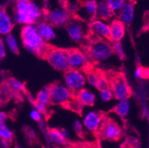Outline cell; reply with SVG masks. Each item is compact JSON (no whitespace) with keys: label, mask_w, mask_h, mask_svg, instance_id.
Segmentation results:
<instances>
[{"label":"cell","mask_w":149,"mask_h":148,"mask_svg":"<svg viewBox=\"0 0 149 148\" xmlns=\"http://www.w3.org/2000/svg\"><path fill=\"white\" fill-rule=\"evenodd\" d=\"M63 80V84L74 95L83 89L86 84V76L85 74L81 70L74 69H68L65 72Z\"/></svg>","instance_id":"6"},{"label":"cell","mask_w":149,"mask_h":148,"mask_svg":"<svg viewBox=\"0 0 149 148\" xmlns=\"http://www.w3.org/2000/svg\"><path fill=\"white\" fill-rule=\"evenodd\" d=\"M4 42H5L6 48L8 49L10 52L13 54H18L19 51V46L18 40L14 35L10 33L5 36Z\"/></svg>","instance_id":"22"},{"label":"cell","mask_w":149,"mask_h":148,"mask_svg":"<svg viewBox=\"0 0 149 148\" xmlns=\"http://www.w3.org/2000/svg\"><path fill=\"white\" fill-rule=\"evenodd\" d=\"M14 27L12 17L5 8H0V36H7L11 33Z\"/></svg>","instance_id":"18"},{"label":"cell","mask_w":149,"mask_h":148,"mask_svg":"<svg viewBox=\"0 0 149 148\" xmlns=\"http://www.w3.org/2000/svg\"><path fill=\"white\" fill-rule=\"evenodd\" d=\"M51 103L56 105L68 104L72 99V93L63 83L56 82L50 86Z\"/></svg>","instance_id":"7"},{"label":"cell","mask_w":149,"mask_h":148,"mask_svg":"<svg viewBox=\"0 0 149 148\" xmlns=\"http://www.w3.org/2000/svg\"><path fill=\"white\" fill-rule=\"evenodd\" d=\"M127 148H130V147H127Z\"/></svg>","instance_id":"43"},{"label":"cell","mask_w":149,"mask_h":148,"mask_svg":"<svg viewBox=\"0 0 149 148\" xmlns=\"http://www.w3.org/2000/svg\"><path fill=\"white\" fill-rule=\"evenodd\" d=\"M13 133L8 124L3 122H0V138L1 141L8 143L13 139Z\"/></svg>","instance_id":"24"},{"label":"cell","mask_w":149,"mask_h":148,"mask_svg":"<svg viewBox=\"0 0 149 148\" xmlns=\"http://www.w3.org/2000/svg\"><path fill=\"white\" fill-rule=\"evenodd\" d=\"M59 131H60V133H61V134L62 135V136L64 137L65 139L68 138V137L69 136V132L67 130H66V129L62 128V129H60V130H59Z\"/></svg>","instance_id":"40"},{"label":"cell","mask_w":149,"mask_h":148,"mask_svg":"<svg viewBox=\"0 0 149 148\" xmlns=\"http://www.w3.org/2000/svg\"><path fill=\"white\" fill-rule=\"evenodd\" d=\"M138 99H143V102H146V89L144 88H139L136 91Z\"/></svg>","instance_id":"36"},{"label":"cell","mask_w":149,"mask_h":148,"mask_svg":"<svg viewBox=\"0 0 149 148\" xmlns=\"http://www.w3.org/2000/svg\"><path fill=\"white\" fill-rule=\"evenodd\" d=\"M109 23V40L111 42H121L126 32L125 25L117 18H113Z\"/></svg>","instance_id":"16"},{"label":"cell","mask_w":149,"mask_h":148,"mask_svg":"<svg viewBox=\"0 0 149 148\" xmlns=\"http://www.w3.org/2000/svg\"><path fill=\"white\" fill-rule=\"evenodd\" d=\"M113 54L116 55L120 59H123L125 57L124 48L121 42H111Z\"/></svg>","instance_id":"27"},{"label":"cell","mask_w":149,"mask_h":148,"mask_svg":"<svg viewBox=\"0 0 149 148\" xmlns=\"http://www.w3.org/2000/svg\"><path fill=\"white\" fill-rule=\"evenodd\" d=\"M76 100L80 105L91 107L96 101L95 94L88 89L83 88L75 95Z\"/></svg>","instance_id":"20"},{"label":"cell","mask_w":149,"mask_h":148,"mask_svg":"<svg viewBox=\"0 0 149 148\" xmlns=\"http://www.w3.org/2000/svg\"><path fill=\"white\" fill-rule=\"evenodd\" d=\"M7 51L4 39L0 37V59H3L6 56Z\"/></svg>","instance_id":"35"},{"label":"cell","mask_w":149,"mask_h":148,"mask_svg":"<svg viewBox=\"0 0 149 148\" xmlns=\"http://www.w3.org/2000/svg\"><path fill=\"white\" fill-rule=\"evenodd\" d=\"M134 77L136 79L146 78V70L141 67H138L134 71Z\"/></svg>","instance_id":"34"},{"label":"cell","mask_w":149,"mask_h":148,"mask_svg":"<svg viewBox=\"0 0 149 148\" xmlns=\"http://www.w3.org/2000/svg\"><path fill=\"white\" fill-rule=\"evenodd\" d=\"M131 110V103L128 99L120 100L115 107V113L120 118H125L128 116Z\"/></svg>","instance_id":"21"},{"label":"cell","mask_w":149,"mask_h":148,"mask_svg":"<svg viewBox=\"0 0 149 148\" xmlns=\"http://www.w3.org/2000/svg\"><path fill=\"white\" fill-rule=\"evenodd\" d=\"M44 12L32 0H13L12 19L22 25L36 24L42 18Z\"/></svg>","instance_id":"1"},{"label":"cell","mask_w":149,"mask_h":148,"mask_svg":"<svg viewBox=\"0 0 149 148\" xmlns=\"http://www.w3.org/2000/svg\"><path fill=\"white\" fill-rule=\"evenodd\" d=\"M44 57L51 67L58 71L65 72L69 69L68 51L64 49L49 47Z\"/></svg>","instance_id":"5"},{"label":"cell","mask_w":149,"mask_h":148,"mask_svg":"<svg viewBox=\"0 0 149 148\" xmlns=\"http://www.w3.org/2000/svg\"><path fill=\"white\" fill-rule=\"evenodd\" d=\"M97 133L102 140L117 142L123 136V130L121 124L114 119L103 118Z\"/></svg>","instance_id":"4"},{"label":"cell","mask_w":149,"mask_h":148,"mask_svg":"<svg viewBox=\"0 0 149 148\" xmlns=\"http://www.w3.org/2000/svg\"><path fill=\"white\" fill-rule=\"evenodd\" d=\"M30 117L32 120L35 121V122H40L42 119V114L36 109H33L30 112Z\"/></svg>","instance_id":"32"},{"label":"cell","mask_w":149,"mask_h":148,"mask_svg":"<svg viewBox=\"0 0 149 148\" xmlns=\"http://www.w3.org/2000/svg\"><path fill=\"white\" fill-rule=\"evenodd\" d=\"M70 19V13L64 8H54L46 14V21L54 27L66 26Z\"/></svg>","instance_id":"9"},{"label":"cell","mask_w":149,"mask_h":148,"mask_svg":"<svg viewBox=\"0 0 149 148\" xmlns=\"http://www.w3.org/2000/svg\"><path fill=\"white\" fill-rule=\"evenodd\" d=\"M113 93V98L120 101L129 99L131 95V90L127 81L122 76L116 77L111 83V88Z\"/></svg>","instance_id":"11"},{"label":"cell","mask_w":149,"mask_h":148,"mask_svg":"<svg viewBox=\"0 0 149 148\" xmlns=\"http://www.w3.org/2000/svg\"><path fill=\"white\" fill-rule=\"evenodd\" d=\"M8 99L7 98V96H5V93H3V91H2L1 88H0V106L2 105V104H3Z\"/></svg>","instance_id":"38"},{"label":"cell","mask_w":149,"mask_h":148,"mask_svg":"<svg viewBox=\"0 0 149 148\" xmlns=\"http://www.w3.org/2000/svg\"><path fill=\"white\" fill-rule=\"evenodd\" d=\"M48 138L53 144L56 145H63L66 142L65 138L62 136L59 130L57 129H51L48 132Z\"/></svg>","instance_id":"25"},{"label":"cell","mask_w":149,"mask_h":148,"mask_svg":"<svg viewBox=\"0 0 149 148\" xmlns=\"http://www.w3.org/2000/svg\"><path fill=\"white\" fill-rule=\"evenodd\" d=\"M109 85H110V82H109V81H108V79L102 75L100 76L97 89H99L100 90H103V89H105V88H110Z\"/></svg>","instance_id":"31"},{"label":"cell","mask_w":149,"mask_h":148,"mask_svg":"<svg viewBox=\"0 0 149 148\" xmlns=\"http://www.w3.org/2000/svg\"><path fill=\"white\" fill-rule=\"evenodd\" d=\"M89 29L98 39L109 41L110 23L108 22L94 19L89 24Z\"/></svg>","instance_id":"13"},{"label":"cell","mask_w":149,"mask_h":148,"mask_svg":"<svg viewBox=\"0 0 149 148\" xmlns=\"http://www.w3.org/2000/svg\"><path fill=\"white\" fill-rule=\"evenodd\" d=\"M65 29L69 38L74 42L82 43L86 39L88 28L85 22L79 19H70L66 24Z\"/></svg>","instance_id":"8"},{"label":"cell","mask_w":149,"mask_h":148,"mask_svg":"<svg viewBox=\"0 0 149 148\" xmlns=\"http://www.w3.org/2000/svg\"><path fill=\"white\" fill-rule=\"evenodd\" d=\"M8 119V114L6 113L4 111L1 110H0V122H5Z\"/></svg>","instance_id":"39"},{"label":"cell","mask_w":149,"mask_h":148,"mask_svg":"<svg viewBox=\"0 0 149 148\" xmlns=\"http://www.w3.org/2000/svg\"><path fill=\"white\" fill-rule=\"evenodd\" d=\"M114 16L115 14L108 6L105 0H102L97 3L95 19L109 22L114 18Z\"/></svg>","instance_id":"19"},{"label":"cell","mask_w":149,"mask_h":148,"mask_svg":"<svg viewBox=\"0 0 149 148\" xmlns=\"http://www.w3.org/2000/svg\"><path fill=\"white\" fill-rule=\"evenodd\" d=\"M100 74H99L98 73H96V72H91L86 76V82L89 84L90 85H91L92 87H94V88H97L98 87V83L99 80H100Z\"/></svg>","instance_id":"29"},{"label":"cell","mask_w":149,"mask_h":148,"mask_svg":"<svg viewBox=\"0 0 149 148\" xmlns=\"http://www.w3.org/2000/svg\"><path fill=\"white\" fill-rule=\"evenodd\" d=\"M115 15L119 13L125 0H105Z\"/></svg>","instance_id":"28"},{"label":"cell","mask_w":149,"mask_h":148,"mask_svg":"<svg viewBox=\"0 0 149 148\" xmlns=\"http://www.w3.org/2000/svg\"><path fill=\"white\" fill-rule=\"evenodd\" d=\"M97 2L95 0H86L78 7L76 14L79 19L91 22L95 19Z\"/></svg>","instance_id":"12"},{"label":"cell","mask_w":149,"mask_h":148,"mask_svg":"<svg viewBox=\"0 0 149 148\" xmlns=\"http://www.w3.org/2000/svg\"><path fill=\"white\" fill-rule=\"evenodd\" d=\"M103 116L97 111H89L85 114L82 120V125L86 130L91 133L98 131Z\"/></svg>","instance_id":"14"},{"label":"cell","mask_w":149,"mask_h":148,"mask_svg":"<svg viewBox=\"0 0 149 148\" xmlns=\"http://www.w3.org/2000/svg\"><path fill=\"white\" fill-rule=\"evenodd\" d=\"M23 46L33 55L44 57L49 46L46 43L36 29V24H27L22 26L20 33Z\"/></svg>","instance_id":"2"},{"label":"cell","mask_w":149,"mask_h":148,"mask_svg":"<svg viewBox=\"0 0 149 148\" xmlns=\"http://www.w3.org/2000/svg\"><path fill=\"white\" fill-rule=\"evenodd\" d=\"M68 63L69 69L81 70L88 65V58L80 50L71 49L68 51Z\"/></svg>","instance_id":"10"},{"label":"cell","mask_w":149,"mask_h":148,"mask_svg":"<svg viewBox=\"0 0 149 148\" xmlns=\"http://www.w3.org/2000/svg\"><path fill=\"white\" fill-rule=\"evenodd\" d=\"M35 109L37 110L39 112H40L42 114V113H45L47 111L48 106L40 104V103H35Z\"/></svg>","instance_id":"37"},{"label":"cell","mask_w":149,"mask_h":148,"mask_svg":"<svg viewBox=\"0 0 149 148\" xmlns=\"http://www.w3.org/2000/svg\"><path fill=\"white\" fill-rule=\"evenodd\" d=\"M73 127H74V131L76 132V133H77L78 135H81L83 132V125H82V122H80L78 119H76L74 122V124H73Z\"/></svg>","instance_id":"33"},{"label":"cell","mask_w":149,"mask_h":148,"mask_svg":"<svg viewBox=\"0 0 149 148\" xmlns=\"http://www.w3.org/2000/svg\"><path fill=\"white\" fill-rule=\"evenodd\" d=\"M134 15L135 5L134 0H125L116 16H118L117 19H119L125 25H128L134 20Z\"/></svg>","instance_id":"15"},{"label":"cell","mask_w":149,"mask_h":148,"mask_svg":"<svg viewBox=\"0 0 149 148\" xmlns=\"http://www.w3.org/2000/svg\"><path fill=\"white\" fill-rule=\"evenodd\" d=\"M3 1H7V0H3Z\"/></svg>","instance_id":"42"},{"label":"cell","mask_w":149,"mask_h":148,"mask_svg":"<svg viewBox=\"0 0 149 148\" xmlns=\"http://www.w3.org/2000/svg\"><path fill=\"white\" fill-rule=\"evenodd\" d=\"M36 27L39 34L46 43L56 39V33L55 28L46 20H40L36 24Z\"/></svg>","instance_id":"17"},{"label":"cell","mask_w":149,"mask_h":148,"mask_svg":"<svg viewBox=\"0 0 149 148\" xmlns=\"http://www.w3.org/2000/svg\"><path fill=\"white\" fill-rule=\"evenodd\" d=\"M100 97L102 101H105V102L111 101L113 99V95L111 89L110 88H108L100 90Z\"/></svg>","instance_id":"30"},{"label":"cell","mask_w":149,"mask_h":148,"mask_svg":"<svg viewBox=\"0 0 149 148\" xmlns=\"http://www.w3.org/2000/svg\"><path fill=\"white\" fill-rule=\"evenodd\" d=\"M88 55V58L98 63L108 60L113 56L111 42L104 39L93 41L90 46Z\"/></svg>","instance_id":"3"},{"label":"cell","mask_w":149,"mask_h":148,"mask_svg":"<svg viewBox=\"0 0 149 148\" xmlns=\"http://www.w3.org/2000/svg\"><path fill=\"white\" fill-rule=\"evenodd\" d=\"M13 91H22L25 88V85L22 81L13 77H10L6 82Z\"/></svg>","instance_id":"26"},{"label":"cell","mask_w":149,"mask_h":148,"mask_svg":"<svg viewBox=\"0 0 149 148\" xmlns=\"http://www.w3.org/2000/svg\"><path fill=\"white\" fill-rule=\"evenodd\" d=\"M36 103L48 106L51 103V96H50V86L45 87L37 93L36 97Z\"/></svg>","instance_id":"23"},{"label":"cell","mask_w":149,"mask_h":148,"mask_svg":"<svg viewBox=\"0 0 149 148\" xmlns=\"http://www.w3.org/2000/svg\"><path fill=\"white\" fill-rule=\"evenodd\" d=\"M15 148H23V147H20V146H17Z\"/></svg>","instance_id":"41"}]
</instances>
